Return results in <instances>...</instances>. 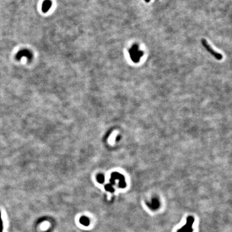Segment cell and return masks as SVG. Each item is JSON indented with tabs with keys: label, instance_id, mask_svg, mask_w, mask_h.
I'll return each mask as SVG.
<instances>
[{
	"label": "cell",
	"instance_id": "cell-1",
	"mask_svg": "<svg viewBox=\"0 0 232 232\" xmlns=\"http://www.w3.org/2000/svg\"><path fill=\"white\" fill-rule=\"evenodd\" d=\"M201 43L202 45L204 46V47H205V49L211 54L212 55L213 57H214L215 58H216L217 60H221L223 57H222V54H221L217 52L216 51H215L214 50H213L211 46L209 44V43H207V41L205 39H202L201 40Z\"/></svg>",
	"mask_w": 232,
	"mask_h": 232
},
{
	"label": "cell",
	"instance_id": "cell-2",
	"mask_svg": "<svg viewBox=\"0 0 232 232\" xmlns=\"http://www.w3.org/2000/svg\"><path fill=\"white\" fill-rule=\"evenodd\" d=\"M194 221V219L193 217H188L187 220V224L184 226H183L181 229H179L177 232H192L193 229L192 228V226Z\"/></svg>",
	"mask_w": 232,
	"mask_h": 232
},
{
	"label": "cell",
	"instance_id": "cell-3",
	"mask_svg": "<svg viewBox=\"0 0 232 232\" xmlns=\"http://www.w3.org/2000/svg\"><path fill=\"white\" fill-rule=\"evenodd\" d=\"M23 57H26L29 60H31L32 58V54L28 50H22L18 52L16 54V59L18 60H21Z\"/></svg>",
	"mask_w": 232,
	"mask_h": 232
},
{
	"label": "cell",
	"instance_id": "cell-4",
	"mask_svg": "<svg viewBox=\"0 0 232 232\" xmlns=\"http://www.w3.org/2000/svg\"><path fill=\"white\" fill-rule=\"evenodd\" d=\"M52 2L50 0H45L42 4V11L44 13H47V11H49L52 5Z\"/></svg>",
	"mask_w": 232,
	"mask_h": 232
},
{
	"label": "cell",
	"instance_id": "cell-5",
	"mask_svg": "<svg viewBox=\"0 0 232 232\" xmlns=\"http://www.w3.org/2000/svg\"><path fill=\"white\" fill-rule=\"evenodd\" d=\"M80 224L85 226H88L90 225V220L89 219L85 216H83L80 218L79 220Z\"/></svg>",
	"mask_w": 232,
	"mask_h": 232
},
{
	"label": "cell",
	"instance_id": "cell-6",
	"mask_svg": "<svg viewBox=\"0 0 232 232\" xmlns=\"http://www.w3.org/2000/svg\"><path fill=\"white\" fill-rule=\"evenodd\" d=\"M97 180L99 183H103L104 182V176L102 174L98 175L97 176Z\"/></svg>",
	"mask_w": 232,
	"mask_h": 232
},
{
	"label": "cell",
	"instance_id": "cell-7",
	"mask_svg": "<svg viewBox=\"0 0 232 232\" xmlns=\"http://www.w3.org/2000/svg\"><path fill=\"white\" fill-rule=\"evenodd\" d=\"M105 188L106 189V190L108 191H110V192H113L114 191V189L112 188V186L110 184H107L105 186Z\"/></svg>",
	"mask_w": 232,
	"mask_h": 232
},
{
	"label": "cell",
	"instance_id": "cell-8",
	"mask_svg": "<svg viewBox=\"0 0 232 232\" xmlns=\"http://www.w3.org/2000/svg\"><path fill=\"white\" fill-rule=\"evenodd\" d=\"M3 221L1 218V211H0V232H3Z\"/></svg>",
	"mask_w": 232,
	"mask_h": 232
},
{
	"label": "cell",
	"instance_id": "cell-9",
	"mask_svg": "<svg viewBox=\"0 0 232 232\" xmlns=\"http://www.w3.org/2000/svg\"><path fill=\"white\" fill-rule=\"evenodd\" d=\"M150 1H151V0H145V2L148 3V2H149Z\"/></svg>",
	"mask_w": 232,
	"mask_h": 232
}]
</instances>
